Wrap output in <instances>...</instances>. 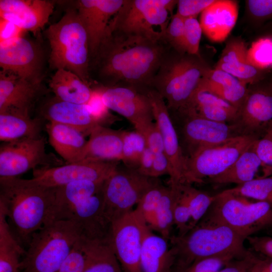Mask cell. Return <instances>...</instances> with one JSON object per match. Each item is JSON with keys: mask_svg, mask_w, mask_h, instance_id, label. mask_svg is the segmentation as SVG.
Listing matches in <instances>:
<instances>
[{"mask_svg": "<svg viewBox=\"0 0 272 272\" xmlns=\"http://www.w3.org/2000/svg\"><path fill=\"white\" fill-rule=\"evenodd\" d=\"M104 182L80 180L56 187L48 222L71 221L80 227L87 239L108 241L111 223L104 212Z\"/></svg>", "mask_w": 272, "mask_h": 272, "instance_id": "obj_3", "label": "cell"}, {"mask_svg": "<svg viewBox=\"0 0 272 272\" xmlns=\"http://www.w3.org/2000/svg\"><path fill=\"white\" fill-rule=\"evenodd\" d=\"M203 79L209 83L226 87L235 86L243 83L229 73L215 68L207 69Z\"/></svg>", "mask_w": 272, "mask_h": 272, "instance_id": "obj_50", "label": "cell"}, {"mask_svg": "<svg viewBox=\"0 0 272 272\" xmlns=\"http://www.w3.org/2000/svg\"><path fill=\"white\" fill-rule=\"evenodd\" d=\"M63 163L54 154L46 153L42 136L4 142L0 146V177H18L30 170Z\"/></svg>", "mask_w": 272, "mask_h": 272, "instance_id": "obj_12", "label": "cell"}, {"mask_svg": "<svg viewBox=\"0 0 272 272\" xmlns=\"http://www.w3.org/2000/svg\"><path fill=\"white\" fill-rule=\"evenodd\" d=\"M122 152L121 160L128 168L137 170L146 148L144 137L139 132L122 130Z\"/></svg>", "mask_w": 272, "mask_h": 272, "instance_id": "obj_38", "label": "cell"}, {"mask_svg": "<svg viewBox=\"0 0 272 272\" xmlns=\"http://www.w3.org/2000/svg\"><path fill=\"white\" fill-rule=\"evenodd\" d=\"M248 62L262 71L272 67V36L260 38L247 49Z\"/></svg>", "mask_w": 272, "mask_h": 272, "instance_id": "obj_40", "label": "cell"}, {"mask_svg": "<svg viewBox=\"0 0 272 272\" xmlns=\"http://www.w3.org/2000/svg\"><path fill=\"white\" fill-rule=\"evenodd\" d=\"M238 109L207 91L197 88L187 107L179 115L192 114L218 122L233 124Z\"/></svg>", "mask_w": 272, "mask_h": 272, "instance_id": "obj_28", "label": "cell"}, {"mask_svg": "<svg viewBox=\"0 0 272 272\" xmlns=\"http://www.w3.org/2000/svg\"><path fill=\"white\" fill-rule=\"evenodd\" d=\"M166 187L159 181L145 193L135 208L152 231H157V211L161 198Z\"/></svg>", "mask_w": 272, "mask_h": 272, "instance_id": "obj_39", "label": "cell"}, {"mask_svg": "<svg viewBox=\"0 0 272 272\" xmlns=\"http://www.w3.org/2000/svg\"><path fill=\"white\" fill-rule=\"evenodd\" d=\"M43 120L32 118L29 115L14 111L0 113V141L3 143L16 141L40 136Z\"/></svg>", "mask_w": 272, "mask_h": 272, "instance_id": "obj_31", "label": "cell"}, {"mask_svg": "<svg viewBox=\"0 0 272 272\" xmlns=\"http://www.w3.org/2000/svg\"><path fill=\"white\" fill-rule=\"evenodd\" d=\"M88 260V239L82 236L75 244L58 272H84Z\"/></svg>", "mask_w": 272, "mask_h": 272, "instance_id": "obj_42", "label": "cell"}, {"mask_svg": "<svg viewBox=\"0 0 272 272\" xmlns=\"http://www.w3.org/2000/svg\"><path fill=\"white\" fill-rule=\"evenodd\" d=\"M178 1L124 0L120 9L110 21L106 32H119L154 40H164L168 14Z\"/></svg>", "mask_w": 272, "mask_h": 272, "instance_id": "obj_9", "label": "cell"}, {"mask_svg": "<svg viewBox=\"0 0 272 272\" xmlns=\"http://www.w3.org/2000/svg\"><path fill=\"white\" fill-rule=\"evenodd\" d=\"M1 42L21 37L24 31L11 22L1 19Z\"/></svg>", "mask_w": 272, "mask_h": 272, "instance_id": "obj_55", "label": "cell"}, {"mask_svg": "<svg viewBox=\"0 0 272 272\" xmlns=\"http://www.w3.org/2000/svg\"><path fill=\"white\" fill-rule=\"evenodd\" d=\"M253 142L226 171L207 180L216 185H240L254 179L261 162L255 151Z\"/></svg>", "mask_w": 272, "mask_h": 272, "instance_id": "obj_32", "label": "cell"}, {"mask_svg": "<svg viewBox=\"0 0 272 272\" xmlns=\"http://www.w3.org/2000/svg\"><path fill=\"white\" fill-rule=\"evenodd\" d=\"M247 49L239 39L229 41L222 53L215 69L221 70L246 84L257 83L263 71L250 64L247 59Z\"/></svg>", "mask_w": 272, "mask_h": 272, "instance_id": "obj_27", "label": "cell"}, {"mask_svg": "<svg viewBox=\"0 0 272 272\" xmlns=\"http://www.w3.org/2000/svg\"><path fill=\"white\" fill-rule=\"evenodd\" d=\"M179 116L182 119L179 141L186 159L200 149L220 145L241 136L234 124L192 114Z\"/></svg>", "mask_w": 272, "mask_h": 272, "instance_id": "obj_15", "label": "cell"}, {"mask_svg": "<svg viewBox=\"0 0 272 272\" xmlns=\"http://www.w3.org/2000/svg\"><path fill=\"white\" fill-rule=\"evenodd\" d=\"M122 146V130L98 126L90 134L80 162L121 160Z\"/></svg>", "mask_w": 272, "mask_h": 272, "instance_id": "obj_26", "label": "cell"}, {"mask_svg": "<svg viewBox=\"0 0 272 272\" xmlns=\"http://www.w3.org/2000/svg\"><path fill=\"white\" fill-rule=\"evenodd\" d=\"M45 35L51 50L50 67L72 72L90 85L88 35L77 9L66 10L57 22L47 28Z\"/></svg>", "mask_w": 272, "mask_h": 272, "instance_id": "obj_5", "label": "cell"}, {"mask_svg": "<svg viewBox=\"0 0 272 272\" xmlns=\"http://www.w3.org/2000/svg\"><path fill=\"white\" fill-rule=\"evenodd\" d=\"M51 91L58 99L76 104H87L93 89L75 73L64 69L56 70L48 82Z\"/></svg>", "mask_w": 272, "mask_h": 272, "instance_id": "obj_30", "label": "cell"}, {"mask_svg": "<svg viewBox=\"0 0 272 272\" xmlns=\"http://www.w3.org/2000/svg\"><path fill=\"white\" fill-rule=\"evenodd\" d=\"M135 130L144 137L147 147L155 155L165 152L162 136L156 122H152Z\"/></svg>", "mask_w": 272, "mask_h": 272, "instance_id": "obj_47", "label": "cell"}, {"mask_svg": "<svg viewBox=\"0 0 272 272\" xmlns=\"http://www.w3.org/2000/svg\"><path fill=\"white\" fill-rule=\"evenodd\" d=\"M146 225L136 209L111 222L108 241L123 272H141L140 259Z\"/></svg>", "mask_w": 272, "mask_h": 272, "instance_id": "obj_13", "label": "cell"}, {"mask_svg": "<svg viewBox=\"0 0 272 272\" xmlns=\"http://www.w3.org/2000/svg\"><path fill=\"white\" fill-rule=\"evenodd\" d=\"M124 0H81L77 10L87 32L90 57H95L112 18L121 8Z\"/></svg>", "mask_w": 272, "mask_h": 272, "instance_id": "obj_20", "label": "cell"}, {"mask_svg": "<svg viewBox=\"0 0 272 272\" xmlns=\"http://www.w3.org/2000/svg\"><path fill=\"white\" fill-rule=\"evenodd\" d=\"M170 165L165 152L155 155L151 177L157 178L165 174L170 175Z\"/></svg>", "mask_w": 272, "mask_h": 272, "instance_id": "obj_54", "label": "cell"}, {"mask_svg": "<svg viewBox=\"0 0 272 272\" xmlns=\"http://www.w3.org/2000/svg\"><path fill=\"white\" fill-rule=\"evenodd\" d=\"M155 155L147 147L143 153L136 170L140 174L151 177Z\"/></svg>", "mask_w": 272, "mask_h": 272, "instance_id": "obj_56", "label": "cell"}, {"mask_svg": "<svg viewBox=\"0 0 272 272\" xmlns=\"http://www.w3.org/2000/svg\"><path fill=\"white\" fill-rule=\"evenodd\" d=\"M40 116L47 122L60 123L71 126L89 135L98 126L105 123L97 117L87 104H76L65 102L55 96L42 105Z\"/></svg>", "mask_w": 272, "mask_h": 272, "instance_id": "obj_22", "label": "cell"}, {"mask_svg": "<svg viewBox=\"0 0 272 272\" xmlns=\"http://www.w3.org/2000/svg\"><path fill=\"white\" fill-rule=\"evenodd\" d=\"M246 5L251 15L257 20L272 17V0H248Z\"/></svg>", "mask_w": 272, "mask_h": 272, "instance_id": "obj_52", "label": "cell"}, {"mask_svg": "<svg viewBox=\"0 0 272 272\" xmlns=\"http://www.w3.org/2000/svg\"><path fill=\"white\" fill-rule=\"evenodd\" d=\"M224 191L246 198L267 202L272 207V175L254 178Z\"/></svg>", "mask_w": 272, "mask_h": 272, "instance_id": "obj_36", "label": "cell"}, {"mask_svg": "<svg viewBox=\"0 0 272 272\" xmlns=\"http://www.w3.org/2000/svg\"><path fill=\"white\" fill-rule=\"evenodd\" d=\"M50 145L65 163L80 162L87 141L78 130L67 125L47 122L45 126Z\"/></svg>", "mask_w": 272, "mask_h": 272, "instance_id": "obj_29", "label": "cell"}, {"mask_svg": "<svg viewBox=\"0 0 272 272\" xmlns=\"http://www.w3.org/2000/svg\"><path fill=\"white\" fill-rule=\"evenodd\" d=\"M163 40L107 32L95 56L99 74L110 86H151L165 56Z\"/></svg>", "mask_w": 272, "mask_h": 272, "instance_id": "obj_1", "label": "cell"}, {"mask_svg": "<svg viewBox=\"0 0 272 272\" xmlns=\"http://www.w3.org/2000/svg\"><path fill=\"white\" fill-rule=\"evenodd\" d=\"M0 66L33 84L42 80V54L40 47L32 40L22 36L0 44Z\"/></svg>", "mask_w": 272, "mask_h": 272, "instance_id": "obj_17", "label": "cell"}, {"mask_svg": "<svg viewBox=\"0 0 272 272\" xmlns=\"http://www.w3.org/2000/svg\"><path fill=\"white\" fill-rule=\"evenodd\" d=\"M84 272H123L108 241L88 239V260Z\"/></svg>", "mask_w": 272, "mask_h": 272, "instance_id": "obj_34", "label": "cell"}, {"mask_svg": "<svg viewBox=\"0 0 272 272\" xmlns=\"http://www.w3.org/2000/svg\"><path fill=\"white\" fill-rule=\"evenodd\" d=\"M179 187L190 212V230L205 216L214 200L215 196L197 189L190 184H180Z\"/></svg>", "mask_w": 272, "mask_h": 272, "instance_id": "obj_35", "label": "cell"}, {"mask_svg": "<svg viewBox=\"0 0 272 272\" xmlns=\"http://www.w3.org/2000/svg\"><path fill=\"white\" fill-rule=\"evenodd\" d=\"M250 250L254 252L272 258V236L252 235L246 238Z\"/></svg>", "mask_w": 272, "mask_h": 272, "instance_id": "obj_51", "label": "cell"}, {"mask_svg": "<svg viewBox=\"0 0 272 272\" xmlns=\"http://www.w3.org/2000/svg\"><path fill=\"white\" fill-rule=\"evenodd\" d=\"M200 220L226 225L246 239L272 229V207L267 202H251L223 190L216 194Z\"/></svg>", "mask_w": 272, "mask_h": 272, "instance_id": "obj_7", "label": "cell"}, {"mask_svg": "<svg viewBox=\"0 0 272 272\" xmlns=\"http://www.w3.org/2000/svg\"><path fill=\"white\" fill-rule=\"evenodd\" d=\"M198 88L215 94L238 109L242 104L248 91L247 84L244 83L235 86L225 87L209 83L203 79H201Z\"/></svg>", "mask_w": 272, "mask_h": 272, "instance_id": "obj_41", "label": "cell"}, {"mask_svg": "<svg viewBox=\"0 0 272 272\" xmlns=\"http://www.w3.org/2000/svg\"><path fill=\"white\" fill-rule=\"evenodd\" d=\"M54 2L48 0H1L0 16L37 36L48 22Z\"/></svg>", "mask_w": 272, "mask_h": 272, "instance_id": "obj_21", "label": "cell"}, {"mask_svg": "<svg viewBox=\"0 0 272 272\" xmlns=\"http://www.w3.org/2000/svg\"><path fill=\"white\" fill-rule=\"evenodd\" d=\"M247 254L242 258L231 260L219 272H248Z\"/></svg>", "mask_w": 272, "mask_h": 272, "instance_id": "obj_57", "label": "cell"}, {"mask_svg": "<svg viewBox=\"0 0 272 272\" xmlns=\"http://www.w3.org/2000/svg\"><path fill=\"white\" fill-rule=\"evenodd\" d=\"M164 40L180 52L184 50V18L177 13L173 15L164 34Z\"/></svg>", "mask_w": 272, "mask_h": 272, "instance_id": "obj_46", "label": "cell"}, {"mask_svg": "<svg viewBox=\"0 0 272 272\" xmlns=\"http://www.w3.org/2000/svg\"><path fill=\"white\" fill-rule=\"evenodd\" d=\"M25 249L12 232L4 208L0 206V272H21Z\"/></svg>", "mask_w": 272, "mask_h": 272, "instance_id": "obj_33", "label": "cell"}, {"mask_svg": "<svg viewBox=\"0 0 272 272\" xmlns=\"http://www.w3.org/2000/svg\"><path fill=\"white\" fill-rule=\"evenodd\" d=\"M253 85L248 88L233 124L241 136L257 140L272 128V83Z\"/></svg>", "mask_w": 272, "mask_h": 272, "instance_id": "obj_14", "label": "cell"}, {"mask_svg": "<svg viewBox=\"0 0 272 272\" xmlns=\"http://www.w3.org/2000/svg\"><path fill=\"white\" fill-rule=\"evenodd\" d=\"M177 192L173 208L174 225L178 231V235H182L189 231L191 221L190 212L185 199L179 187L177 185Z\"/></svg>", "mask_w": 272, "mask_h": 272, "instance_id": "obj_45", "label": "cell"}, {"mask_svg": "<svg viewBox=\"0 0 272 272\" xmlns=\"http://www.w3.org/2000/svg\"><path fill=\"white\" fill-rule=\"evenodd\" d=\"M238 15L236 1L215 0L201 13L202 33L213 42L224 41L235 25Z\"/></svg>", "mask_w": 272, "mask_h": 272, "instance_id": "obj_24", "label": "cell"}, {"mask_svg": "<svg viewBox=\"0 0 272 272\" xmlns=\"http://www.w3.org/2000/svg\"><path fill=\"white\" fill-rule=\"evenodd\" d=\"M119 161L79 162L33 170L34 183L56 187L80 180L105 181L117 169Z\"/></svg>", "mask_w": 272, "mask_h": 272, "instance_id": "obj_16", "label": "cell"}, {"mask_svg": "<svg viewBox=\"0 0 272 272\" xmlns=\"http://www.w3.org/2000/svg\"><path fill=\"white\" fill-rule=\"evenodd\" d=\"M174 260L169 240L153 233L146 225L140 259L141 272H172Z\"/></svg>", "mask_w": 272, "mask_h": 272, "instance_id": "obj_25", "label": "cell"}, {"mask_svg": "<svg viewBox=\"0 0 272 272\" xmlns=\"http://www.w3.org/2000/svg\"><path fill=\"white\" fill-rule=\"evenodd\" d=\"M98 88L107 107L125 117L135 130L153 122L152 105L146 92L116 85Z\"/></svg>", "mask_w": 272, "mask_h": 272, "instance_id": "obj_19", "label": "cell"}, {"mask_svg": "<svg viewBox=\"0 0 272 272\" xmlns=\"http://www.w3.org/2000/svg\"><path fill=\"white\" fill-rule=\"evenodd\" d=\"M264 233H265L266 235L272 236V229L265 231Z\"/></svg>", "mask_w": 272, "mask_h": 272, "instance_id": "obj_58", "label": "cell"}, {"mask_svg": "<svg viewBox=\"0 0 272 272\" xmlns=\"http://www.w3.org/2000/svg\"><path fill=\"white\" fill-rule=\"evenodd\" d=\"M240 136L220 145L200 149L186 159L184 183H202L229 168L255 141Z\"/></svg>", "mask_w": 272, "mask_h": 272, "instance_id": "obj_11", "label": "cell"}, {"mask_svg": "<svg viewBox=\"0 0 272 272\" xmlns=\"http://www.w3.org/2000/svg\"><path fill=\"white\" fill-rule=\"evenodd\" d=\"M146 93L150 99L154 118L162 136L165 153L170 163V185L183 184L186 158L169 110L165 100L156 90H148Z\"/></svg>", "mask_w": 272, "mask_h": 272, "instance_id": "obj_18", "label": "cell"}, {"mask_svg": "<svg viewBox=\"0 0 272 272\" xmlns=\"http://www.w3.org/2000/svg\"><path fill=\"white\" fill-rule=\"evenodd\" d=\"M247 258L248 272H272V258L251 250L248 251Z\"/></svg>", "mask_w": 272, "mask_h": 272, "instance_id": "obj_53", "label": "cell"}, {"mask_svg": "<svg viewBox=\"0 0 272 272\" xmlns=\"http://www.w3.org/2000/svg\"><path fill=\"white\" fill-rule=\"evenodd\" d=\"M253 146L261 162L264 173L262 177L272 175V128L261 138L255 140Z\"/></svg>", "mask_w": 272, "mask_h": 272, "instance_id": "obj_44", "label": "cell"}, {"mask_svg": "<svg viewBox=\"0 0 272 272\" xmlns=\"http://www.w3.org/2000/svg\"><path fill=\"white\" fill-rule=\"evenodd\" d=\"M41 84H33L11 73L0 72V113L14 111L30 115L42 95Z\"/></svg>", "mask_w": 272, "mask_h": 272, "instance_id": "obj_23", "label": "cell"}, {"mask_svg": "<svg viewBox=\"0 0 272 272\" xmlns=\"http://www.w3.org/2000/svg\"><path fill=\"white\" fill-rule=\"evenodd\" d=\"M230 257H215L205 258L194 262L182 272H219L229 261Z\"/></svg>", "mask_w": 272, "mask_h": 272, "instance_id": "obj_48", "label": "cell"}, {"mask_svg": "<svg viewBox=\"0 0 272 272\" xmlns=\"http://www.w3.org/2000/svg\"><path fill=\"white\" fill-rule=\"evenodd\" d=\"M215 0H179L177 14L184 18L196 17Z\"/></svg>", "mask_w": 272, "mask_h": 272, "instance_id": "obj_49", "label": "cell"}, {"mask_svg": "<svg viewBox=\"0 0 272 272\" xmlns=\"http://www.w3.org/2000/svg\"><path fill=\"white\" fill-rule=\"evenodd\" d=\"M202 30L196 17L184 18L185 52L192 55L198 54Z\"/></svg>", "mask_w": 272, "mask_h": 272, "instance_id": "obj_43", "label": "cell"}, {"mask_svg": "<svg viewBox=\"0 0 272 272\" xmlns=\"http://www.w3.org/2000/svg\"><path fill=\"white\" fill-rule=\"evenodd\" d=\"M175 260L172 272H182L195 261L215 257L242 258L248 250L246 239L222 224L200 221L182 235L169 239Z\"/></svg>", "mask_w": 272, "mask_h": 272, "instance_id": "obj_4", "label": "cell"}, {"mask_svg": "<svg viewBox=\"0 0 272 272\" xmlns=\"http://www.w3.org/2000/svg\"><path fill=\"white\" fill-rule=\"evenodd\" d=\"M56 187L18 177H0V205L11 230L26 249L32 235L48 222Z\"/></svg>", "mask_w": 272, "mask_h": 272, "instance_id": "obj_2", "label": "cell"}, {"mask_svg": "<svg viewBox=\"0 0 272 272\" xmlns=\"http://www.w3.org/2000/svg\"><path fill=\"white\" fill-rule=\"evenodd\" d=\"M83 236L80 227L69 221L46 223L32 236L21 262V272H58L76 242Z\"/></svg>", "mask_w": 272, "mask_h": 272, "instance_id": "obj_6", "label": "cell"}, {"mask_svg": "<svg viewBox=\"0 0 272 272\" xmlns=\"http://www.w3.org/2000/svg\"><path fill=\"white\" fill-rule=\"evenodd\" d=\"M195 55L165 56L151 86L166 101L167 107L180 113L189 105L207 70Z\"/></svg>", "mask_w": 272, "mask_h": 272, "instance_id": "obj_8", "label": "cell"}, {"mask_svg": "<svg viewBox=\"0 0 272 272\" xmlns=\"http://www.w3.org/2000/svg\"><path fill=\"white\" fill-rule=\"evenodd\" d=\"M177 192V186L167 187L157 211L158 226L156 231L168 239L171 237V230L174 225L173 208Z\"/></svg>", "mask_w": 272, "mask_h": 272, "instance_id": "obj_37", "label": "cell"}, {"mask_svg": "<svg viewBox=\"0 0 272 272\" xmlns=\"http://www.w3.org/2000/svg\"><path fill=\"white\" fill-rule=\"evenodd\" d=\"M136 170L117 169L104 182V212L111 223L130 212L159 181Z\"/></svg>", "mask_w": 272, "mask_h": 272, "instance_id": "obj_10", "label": "cell"}]
</instances>
